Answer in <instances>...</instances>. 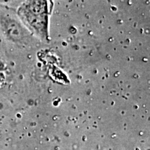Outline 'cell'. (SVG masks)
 Returning a JSON list of instances; mask_svg holds the SVG:
<instances>
[{"instance_id": "obj_1", "label": "cell", "mask_w": 150, "mask_h": 150, "mask_svg": "<svg viewBox=\"0 0 150 150\" xmlns=\"http://www.w3.org/2000/svg\"><path fill=\"white\" fill-rule=\"evenodd\" d=\"M25 25L42 40L49 38L48 0H27L18 11Z\"/></svg>"}]
</instances>
